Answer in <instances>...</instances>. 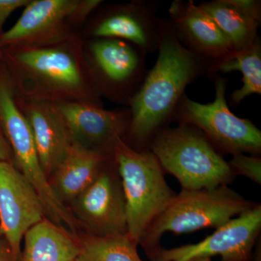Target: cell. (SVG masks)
<instances>
[{
  "label": "cell",
  "mask_w": 261,
  "mask_h": 261,
  "mask_svg": "<svg viewBox=\"0 0 261 261\" xmlns=\"http://www.w3.org/2000/svg\"><path fill=\"white\" fill-rule=\"evenodd\" d=\"M2 65L18 97L103 107L82 35L49 44L3 47Z\"/></svg>",
  "instance_id": "6da1fadb"
},
{
  "label": "cell",
  "mask_w": 261,
  "mask_h": 261,
  "mask_svg": "<svg viewBox=\"0 0 261 261\" xmlns=\"http://www.w3.org/2000/svg\"><path fill=\"white\" fill-rule=\"evenodd\" d=\"M159 56L129 102L128 135L139 145L152 138L171 118L185 89L203 71L205 60L182 44L171 23H160Z\"/></svg>",
  "instance_id": "7a4b0ae2"
},
{
  "label": "cell",
  "mask_w": 261,
  "mask_h": 261,
  "mask_svg": "<svg viewBox=\"0 0 261 261\" xmlns=\"http://www.w3.org/2000/svg\"><path fill=\"white\" fill-rule=\"evenodd\" d=\"M150 151L184 190H214L228 185L234 176L227 161L191 125L161 129L152 138Z\"/></svg>",
  "instance_id": "3957f363"
},
{
  "label": "cell",
  "mask_w": 261,
  "mask_h": 261,
  "mask_svg": "<svg viewBox=\"0 0 261 261\" xmlns=\"http://www.w3.org/2000/svg\"><path fill=\"white\" fill-rule=\"evenodd\" d=\"M113 157L126 202L127 233L139 245L149 225L176 194L168 186L159 160L150 150H136L118 138Z\"/></svg>",
  "instance_id": "277c9868"
},
{
  "label": "cell",
  "mask_w": 261,
  "mask_h": 261,
  "mask_svg": "<svg viewBox=\"0 0 261 261\" xmlns=\"http://www.w3.org/2000/svg\"><path fill=\"white\" fill-rule=\"evenodd\" d=\"M256 205L228 185L211 190H182L149 225L140 244L149 257L161 247L165 233L180 234L218 228Z\"/></svg>",
  "instance_id": "5b68a950"
},
{
  "label": "cell",
  "mask_w": 261,
  "mask_h": 261,
  "mask_svg": "<svg viewBox=\"0 0 261 261\" xmlns=\"http://www.w3.org/2000/svg\"><path fill=\"white\" fill-rule=\"evenodd\" d=\"M214 102L202 104L184 95L173 116L179 124L191 125L200 130L212 145L225 153L234 155L261 152V132L251 121L239 118L228 108L226 99V82L215 80Z\"/></svg>",
  "instance_id": "8992f818"
},
{
  "label": "cell",
  "mask_w": 261,
  "mask_h": 261,
  "mask_svg": "<svg viewBox=\"0 0 261 261\" xmlns=\"http://www.w3.org/2000/svg\"><path fill=\"white\" fill-rule=\"evenodd\" d=\"M101 3V0H31L18 21L0 34V46L49 44L80 36L79 29Z\"/></svg>",
  "instance_id": "52a82bcc"
},
{
  "label": "cell",
  "mask_w": 261,
  "mask_h": 261,
  "mask_svg": "<svg viewBox=\"0 0 261 261\" xmlns=\"http://www.w3.org/2000/svg\"><path fill=\"white\" fill-rule=\"evenodd\" d=\"M0 126L11 149L13 164L37 192L49 219L59 226L66 225L71 233H75V216L51 188L43 171L28 121L10 92L0 93Z\"/></svg>",
  "instance_id": "ba28073f"
},
{
  "label": "cell",
  "mask_w": 261,
  "mask_h": 261,
  "mask_svg": "<svg viewBox=\"0 0 261 261\" xmlns=\"http://www.w3.org/2000/svg\"><path fill=\"white\" fill-rule=\"evenodd\" d=\"M86 59L101 96L129 105L144 70L142 51L118 39L84 42Z\"/></svg>",
  "instance_id": "9c48e42d"
},
{
  "label": "cell",
  "mask_w": 261,
  "mask_h": 261,
  "mask_svg": "<svg viewBox=\"0 0 261 261\" xmlns=\"http://www.w3.org/2000/svg\"><path fill=\"white\" fill-rule=\"evenodd\" d=\"M260 229L261 206L257 204L200 243L171 249L161 247L149 257L151 261H187L220 255L222 261H250Z\"/></svg>",
  "instance_id": "30bf717a"
},
{
  "label": "cell",
  "mask_w": 261,
  "mask_h": 261,
  "mask_svg": "<svg viewBox=\"0 0 261 261\" xmlns=\"http://www.w3.org/2000/svg\"><path fill=\"white\" fill-rule=\"evenodd\" d=\"M45 214L37 192L13 163L0 161V234L15 260L20 256L24 235Z\"/></svg>",
  "instance_id": "8fae6325"
},
{
  "label": "cell",
  "mask_w": 261,
  "mask_h": 261,
  "mask_svg": "<svg viewBox=\"0 0 261 261\" xmlns=\"http://www.w3.org/2000/svg\"><path fill=\"white\" fill-rule=\"evenodd\" d=\"M72 203L89 234L106 237L127 233L126 202L121 179L111 170L101 168L92 185Z\"/></svg>",
  "instance_id": "7c38bea8"
},
{
  "label": "cell",
  "mask_w": 261,
  "mask_h": 261,
  "mask_svg": "<svg viewBox=\"0 0 261 261\" xmlns=\"http://www.w3.org/2000/svg\"><path fill=\"white\" fill-rule=\"evenodd\" d=\"M75 140L90 149L113 152L118 138L128 132L129 109L107 111L77 102L54 103Z\"/></svg>",
  "instance_id": "4fadbf2b"
},
{
  "label": "cell",
  "mask_w": 261,
  "mask_h": 261,
  "mask_svg": "<svg viewBox=\"0 0 261 261\" xmlns=\"http://www.w3.org/2000/svg\"><path fill=\"white\" fill-rule=\"evenodd\" d=\"M15 99L30 126L43 171L49 177L75 140L54 103L16 95Z\"/></svg>",
  "instance_id": "5bb4252c"
},
{
  "label": "cell",
  "mask_w": 261,
  "mask_h": 261,
  "mask_svg": "<svg viewBox=\"0 0 261 261\" xmlns=\"http://www.w3.org/2000/svg\"><path fill=\"white\" fill-rule=\"evenodd\" d=\"M168 13L171 27L182 44L206 61H211V66L233 53L213 18L192 0L173 1Z\"/></svg>",
  "instance_id": "9a60e30c"
},
{
  "label": "cell",
  "mask_w": 261,
  "mask_h": 261,
  "mask_svg": "<svg viewBox=\"0 0 261 261\" xmlns=\"http://www.w3.org/2000/svg\"><path fill=\"white\" fill-rule=\"evenodd\" d=\"M91 39H118L136 46L143 53L158 48L159 21L152 10L142 2H132L108 10L92 23Z\"/></svg>",
  "instance_id": "2e32d148"
},
{
  "label": "cell",
  "mask_w": 261,
  "mask_h": 261,
  "mask_svg": "<svg viewBox=\"0 0 261 261\" xmlns=\"http://www.w3.org/2000/svg\"><path fill=\"white\" fill-rule=\"evenodd\" d=\"M112 154L113 152L90 149L73 141L51 174V188L62 202H73L92 185Z\"/></svg>",
  "instance_id": "e0dca14e"
},
{
  "label": "cell",
  "mask_w": 261,
  "mask_h": 261,
  "mask_svg": "<svg viewBox=\"0 0 261 261\" xmlns=\"http://www.w3.org/2000/svg\"><path fill=\"white\" fill-rule=\"evenodd\" d=\"M228 39L233 51L250 45L257 39L260 7L253 0H214L198 5Z\"/></svg>",
  "instance_id": "ac0fdd59"
},
{
  "label": "cell",
  "mask_w": 261,
  "mask_h": 261,
  "mask_svg": "<svg viewBox=\"0 0 261 261\" xmlns=\"http://www.w3.org/2000/svg\"><path fill=\"white\" fill-rule=\"evenodd\" d=\"M18 261H75L80 241L63 226L44 219L25 233Z\"/></svg>",
  "instance_id": "d6986e66"
},
{
  "label": "cell",
  "mask_w": 261,
  "mask_h": 261,
  "mask_svg": "<svg viewBox=\"0 0 261 261\" xmlns=\"http://www.w3.org/2000/svg\"><path fill=\"white\" fill-rule=\"evenodd\" d=\"M211 72L227 73L238 70L243 74V87L233 91L231 105L240 104L252 94H261V47L259 39L240 50L233 51L222 61L211 65Z\"/></svg>",
  "instance_id": "ffe728a7"
},
{
  "label": "cell",
  "mask_w": 261,
  "mask_h": 261,
  "mask_svg": "<svg viewBox=\"0 0 261 261\" xmlns=\"http://www.w3.org/2000/svg\"><path fill=\"white\" fill-rule=\"evenodd\" d=\"M128 233L99 237L89 234L80 241L75 261H142Z\"/></svg>",
  "instance_id": "44dd1931"
},
{
  "label": "cell",
  "mask_w": 261,
  "mask_h": 261,
  "mask_svg": "<svg viewBox=\"0 0 261 261\" xmlns=\"http://www.w3.org/2000/svg\"><path fill=\"white\" fill-rule=\"evenodd\" d=\"M233 176L242 175L257 185L261 184V159L255 155L238 154L228 162Z\"/></svg>",
  "instance_id": "7402d4cb"
},
{
  "label": "cell",
  "mask_w": 261,
  "mask_h": 261,
  "mask_svg": "<svg viewBox=\"0 0 261 261\" xmlns=\"http://www.w3.org/2000/svg\"><path fill=\"white\" fill-rule=\"evenodd\" d=\"M31 0H0V34L7 19L17 9L25 8Z\"/></svg>",
  "instance_id": "603a6c76"
},
{
  "label": "cell",
  "mask_w": 261,
  "mask_h": 261,
  "mask_svg": "<svg viewBox=\"0 0 261 261\" xmlns=\"http://www.w3.org/2000/svg\"><path fill=\"white\" fill-rule=\"evenodd\" d=\"M0 161L13 162V154L8 141L0 126Z\"/></svg>",
  "instance_id": "cb8c5ba5"
},
{
  "label": "cell",
  "mask_w": 261,
  "mask_h": 261,
  "mask_svg": "<svg viewBox=\"0 0 261 261\" xmlns=\"http://www.w3.org/2000/svg\"><path fill=\"white\" fill-rule=\"evenodd\" d=\"M0 261H16L11 249L5 238L0 234Z\"/></svg>",
  "instance_id": "d4e9b609"
},
{
  "label": "cell",
  "mask_w": 261,
  "mask_h": 261,
  "mask_svg": "<svg viewBox=\"0 0 261 261\" xmlns=\"http://www.w3.org/2000/svg\"><path fill=\"white\" fill-rule=\"evenodd\" d=\"M187 261H211V257H198L195 258L190 259Z\"/></svg>",
  "instance_id": "484cf974"
},
{
  "label": "cell",
  "mask_w": 261,
  "mask_h": 261,
  "mask_svg": "<svg viewBox=\"0 0 261 261\" xmlns=\"http://www.w3.org/2000/svg\"><path fill=\"white\" fill-rule=\"evenodd\" d=\"M1 64H2V47L0 46V70H1Z\"/></svg>",
  "instance_id": "4316f807"
}]
</instances>
